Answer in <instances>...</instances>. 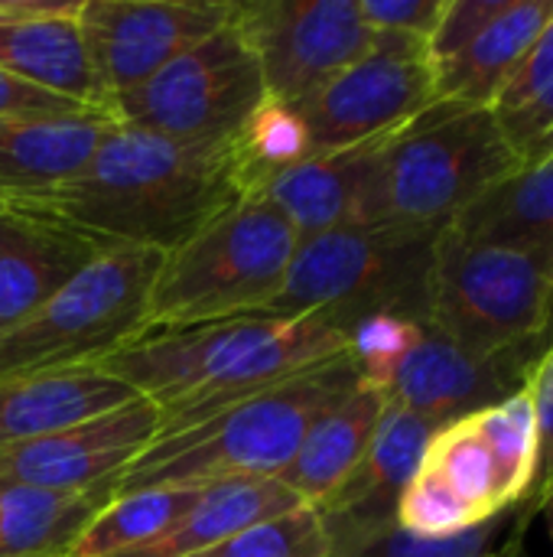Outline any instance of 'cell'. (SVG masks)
Masks as SVG:
<instances>
[{"instance_id":"obj_1","label":"cell","mask_w":553,"mask_h":557,"mask_svg":"<svg viewBox=\"0 0 553 557\" xmlns=\"http://www.w3.org/2000/svg\"><path fill=\"white\" fill-rule=\"evenodd\" d=\"M244 196L231 140L183 144L114 121L78 176L3 199L0 209L49 219L108 248L169 255Z\"/></svg>"},{"instance_id":"obj_2","label":"cell","mask_w":553,"mask_h":557,"mask_svg":"<svg viewBox=\"0 0 553 557\" xmlns=\"http://www.w3.org/2000/svg\"><path fill=\"white\" fill-rule=\"evenodd\" d=\"M345 349L349 333L316 317H235L150 326L95 369L153 401L160 434H173Z\"/></svg>"},{"instance_id":"obj_3","label":"cell","mask_w":553,"mask_h":557,"mask_svg":"<svg viewBox=\"0 0 553 557\" xmlns=\"http://www.w3.org/2000/svg\"><path fill=\"white\" fill-rule=\"evenodd\" d=\"M349 349L277 385L244 395L173 434H160L114 483V496L150 486L280 480L310 428L359 388Z\"/></svg>"},{"instance_id":"obj_4","label":"cell","mask_w":553,"mask_h":557,"mask_svg":"<svg viewBox=\"0 0 553 557\" xmlns=\"http://www.w3.org/2000/svg\"><path fill=\"white\" fill-rule=\"evenodd\" d=\"M518 170L492 108L437 101L378 144L362 225L447 228Z\"/></svg>"},{"instance_id":"obj_5","label":"cell","mask_w":553,"mask_h":557,"mask_svg":"<svg viewBox=\"0 0 553 557\" xmlns=\"http://www.w3.org/2000/svg\"><path fill=\"white\" fill-rule=\"evenodd\" d=\"M443 228L349 225L300 238L284 287L264 317H316L342 333L355 323L394 313L427 326V287L433 245Z\"/></svg>"},{"instance_id":"obj_6","label":"cell","mask_w":553,"mask_h":557,"mask_svg":"<svg viewBox=\"0 0 553 557\" xmlns=\"http://www.w3.org/2000/svg\"><path fill=\"white\" fill-rule=\"evenodd\" d=\"M300 235L261 196H244L163 255L147 300L150 326L264 317L284 287Z\"/></svg>"},{"instance_id":"obj_7","label":"cell","mask_w":553,"mask_h":557,"mask_svg":"<svg viewBox=\"0 0 553 557\" xmlns=\"http://www.w3.org/2000/svg\"><path fill=\"white\" fill-rule=\"evenodd\" d=\"M163 251L108 248L52 300L0 333V382L95 369L147 330V300Z\"/></svg>"},{"instance_id":"obj_8","label":"cell","mask_w":553,"mask_h":557,"mask_svg":"<svg viewBox=\"0 0 553 557\" xmlns=\"http://www.w3.org/2000/svg\"><path fill=\"white\" fill-rule=\"evenodd\" d=\"M427 326L489 356L553 330V258L466 242L443 228L433 245Z\"/></svg>"},{"instance_id":"obj_9","label":"cell","mask_w":553,"mask_h":557,"mask_svg":"<svg viewBox=\"0 0 553 557\" xmlns=\"http://www.w3.org/2000/svg\"><path fill=\"white\" fill-rule=\"evenodd\" d=\"M267 98L261 65L228 20L222 29L176 55L140 88L114 98L117 124L183 144H228Z\"/></svg>"},{"instance_id":"obj_10","label":"cell","mask_w":553,"mask_h":557,"mask_svg":"<svg viewBox=\"0 0 553 557\" xmlns=\"http://www.w3.org/2000/svg\"><path fill=\"white\" fill-rule=\"evenodd\" d=\"M437 104L427 42L378 33L372 52L293 108L310 137V157H336L381 144Z\"/></svg>"},{"instance_id":"obj_11","label":"cell","mask_w":553,"mask_h":557,"mask_svg":"<svg viewBox=\"0 0 553 557\" xmlns=\"http://www.w3.org/2000/svg\"><path fill=\"white\" fill-rule=\"evenodd\" d=\"M231 23L261 65L267 98L290 108L310 101L378 39L359 0H241L231 3Z\"/></svg>"},{"instance_id":"obj_12","label":"cell","mask_w":553,"mask_h":557,"mask_svg":"<svg viewBox=\"0 0 553 557\" xmlns=\"http://www.w3.org/2000/svg\"><path fill=\"white\" fill-rule=\"evenodd\" d=\"M231 20L222 0H81L78 26L104 104L140 88Z\"/></svg>"},{"instance_id":"obj_13","label":"cell","mask_w":553,"mask_h":557,"mask_svg":"<svg viewBox=\"0 0 553 557\" xmlns=\"http://www.w3.org/2000/svg\"><path fill=\"white\" fill-rule=\"evenodd\" d=\"M551 20L553 0H450L427 42L437 101L492 108Z\"/></svg>"},{"instance_id":"obj_14","label":"cell","mask_w":553,"mask_h":557,"mask_svg":"<svg viewBox=\"0 0 553 557\" xmlns=\"http://www.w3.org/2000/svg\"><path fill=\"white\" fill-rule=\"evenodd\" d=\"M551 343L553 330H548L521 346L479 356L427 326L424 339L398 369L388 401L433 428H447L525 392Z\"/></svg>"},{"instance_id":"obj_15","label":"cell","mask_w":553,"mask_h":557,"mask_svg":"<svg viewBox=\"0 0 553 557\" xmlns=\"http://www.w3.org/2000/svg\"><path fill=\"white\" fill-rule=\"evenodd\" d=\"M156 405L134 398L114 411L36 441L0 447V480L55 493H85L108 483L114 486L117 476L156 441Z\"/></svg>"},{"instance_id":"obj_16","label":"cell","mask_w":553,"mask_h":557,"mask_svg":"<svg viewBox=\"0 0 553 557\" xmlns=\"http://www.w3.org/2000/svg\"><path fill=\"white\" fill-rule=\"evenodd\" d=\"M78 13L81 0H0V69L68 101L108 111Z\"/></svg>"},{"instance_id":"obj_17","label":"cell","mask_w":553,"mask_h":557,"mask_svg":"<svg viewBox=\"0 0 553 557\" xmlns=\"http://www.w3.org/2000/svg\"><path fill=\"white\" fill-rule=\"evenodd\" d=\"M108 245L39 215L0 209V333L52 300Z\"/></svg>"},{"instance_id":"obj_18","label":"cell","mask_w":553,"mask_h":557,"mask_svg":"<svg viewBox=\"0 0 553 557\" xmlns=\"http://www.w3.org/2000/svg\"><path fill=\"white\" fill-rule=\"evenodd\" d=\"M111 127L104 108L0 117V202L78 176Z\"/></svg>"},{"instance_id":"obj_19","label":"cell","mask_w":553,"mask_h":557,"mask_svg":"<svg viewBox=\"0 0 553 557\" xmlns=\"http://www.w3.org/2000/svg\"><path fill=\"white\" fill-rule=\"evenodd\" d=\"M440 428L388 401L375 437L355 473L316 512L326 525H381L398 522V499L424 463V454Z\"/></svg>"},{"instance_id":"obj_20","label":"cell","mask_w":553,"mask_h":557,"mask_svg":"<svg viewBox=\"0 0 553 557\" xmlns=\"http://www.w3.org/2000/svg\"><path fill=\"white\" fill-rule=\"evenodd\" d=\"M375 150L378 144L336 153V157H310L303 163H293L274 173L251 196L267 199L293 225L300 238L362 225L368 166H372Z\"/></svg>"},{"instance_id":"obj_21","label":"cell","mask_w":553,"mask_h":557,"mask_svg":"<svg viewBox=\"0 0 553 557\" xmlns=\"http://www.w3.org/2000/svg\"><path fill=\"white\" fill-rule=\"evenodd\" d=\"M127 385L101 369H65L0 382V447L26 444L134 401Z\"/></svg>"},{"instance_id":"obj_22","label":"cell","mask_w":553,"mask_h":557,"mask_svg":"<svg viewBox=\"0 0 553 557\" xmlns=\"http://www.w3.org/2000/svg\"><path fill=\"white\" fill-rule=\"evenodd\" d=\"M385 405L388 398L381 392L359 385L310 428L297 457L280 473V483L303 506H323L362 463Z\"/></svg>"},{"instance_id":"obj_23","label":"cell","mask_w":553,"mask_h":557,"mask_svg":"<svg viewBox=\"0 0 553 557\" xmlns=\"http://www.w3.org/2000/svg\"><path fill=\"white\" fill-rule=\"evenodd\" d=\"M303 503L280 480H228L202 490L199 503L163 535L114 557H189L257 522L300 509Z\"/></svg>"},{"instance_id":"obj_24","label":"cell","mask_w":553,"mask_h":557,"mask_svg":"<svg viewBox=\"0 0 553 557\" xmlns=\"http://www.w3.org/2000/svg\"><path fill=\"white\" fill-rule=\"evenodd\" d=\"M447 228L466 242L553 258V153L492 186Z\"/></svg>"},{"instance_id":"obj_25","label":"cell","mask_w":553,"mask_h":557,"mask_svg":"<svg viewBox=\"0 0 553 557\" xmlns=\"http://www.w3.org/2000/svg\"><path fill=\"white\" fill-rule=\"evenodd\" d=\"M538 509L531 503L512 506L479 529L424 539L398 522L381 525H326L329 557H528L525 535Z\"/></svg>"},{"instance_id":"obj_26","label":"cell","mask_w":553,"mask_h":557,"mask_svg":"<svg viewBox=\"0 0 553 557\" xmlns=\"http://www.w3.org/2000/svg\"><path fill=\"white\" fill-rule=\"evenodd\" d=\"M114 486L55 493L0 480V557H65Z\"/></svg>"},{"instance_id":"obj_27","label":"cell","mask_w":553,"mask_h":557,"mask_svg":"<svg viewBox=\"0 0 553 557\" xmlns=\"http://www.w3.org/2000/svg\"><path fill=\"white\" fill-rule=\"evenodd\" d=\"M205 486H150L111 496L65 557H114L163 535L186 516Z\"/></svg>"},{"instance_id":"obj_28","label":"cell","mask_w":553,"mask_h":557,"mask_svg":"<svg viewBox=\"0 0 553 557\" xmlns=\"http://www.w3.org/2000/svg\"><path fill=\"white\" fill-rule=\"evenodd\" d=\"M492 114L518 153L521 166H531L553 153V20L508 78L492 104Z\"/></svg>"},{"instance_id":"obj_29","label":"cell","mask_w":553,"mask_h":557,"mask_svg":"<svg viewBox=\"0 0 553 557\" xmlns=\"http://www.w3.org/2000/svg\"><path fill=\"white\" fill-rule=\"evenodd\" d=\"M424 467L433 470L473 512L479 522H489L512 509V496L505 490L499 460L482 441L473 414L440 428L424 454ZM521 506V503H518Z\"/></svg>"},{"instance_id":"obj_30","label":"cell","mask_w":553,"mask_h":557,"mask_svg":"<svg viewBox=\"0 0 553 557\" xmlns=\"http://www.w3.org/2000/svg\"><path fill=\"white\" fill-rule=\"evenodd\" d=\"M231 150H235L244 189L251 196L274 173L310 160V137H306L303 117L290 104L277 98H264L254 108V114L244 121V127L231 137Z\"/></svg>"},{"instance_id":"obj_31","label":"cell","mask_w":553,"mask_h":557,"mask_svg":"<svg viewBox=\"0 0 553 557\" xmlns=\"http://www.w3.org/2000/svg\"><path fill=\"white\" fill-rule=\"evenodd\" d=\"M482 441L489 444L492 457L499 460L505 490L512 496V503H525L538 473V447H541V434H538V414H535V401L531 392H518L508 401L486 408L479 414H473Z\"/></svg>"},{"instance_id":"obj_32","label":"cell","mask_w":553,"mask_h":557,"mask_svg":"<svg viewBox=\"0 0 553 557\" xmlns=\"http://www.w3.org/2000/svg\"><path fill=\"white\" fill-rule=\"evenodd\" d=\"M189 557H329V535L323 516L313 506H300Z\"/></svg>"},{"instance_id":"obj_33","label":"cell","mask_w":553,"mask_h":557,"mask_svg":"<svg viewBox=\"0 0 553 557\" xmlns=\"http://www.w3.org/2000/svg\"><path fill=\"white\" fill-rule=\"evenodd\" d=\"M424 330H427L424 323L394 313H378L355 323L349 333V356L359 372V382L388 398L398 369L424 339Z\"/></svg>"},{"instance_id":"obj_34","label":"cell","mask_w":553,"mask_h":557,"mask_svg":"<svg viewBox=\"0 0 553 557\" xmlns=\"http://www.w3.org/2000/svg\"><path fill=\"white\" fill-rule=\"evenodd\" d=\"M398 525L424 535V539H450L469 529H479L486 522L476 519V512L433 473L420 463V470L414 473V480L407 483V490L398 499V512H394Z\"/></svg>"},{"instance_id":"obj_35","label":"cell","mask_w":553,"mask_h":557,"mask_svg":"<svg viewBox=\"0 0 553 557\" xmlns=\"http://www.w3.org/2000/svg\"><path fill=\"white\" fill-rule=\"evenodd\" d=\"M528 392H531L535 414H538L541 447H538V473H535V483H531V493L525 503H531L541 512V509H548L553 496V343L541 356Z\"/></svg>"},{"instance_id":"obj_36","label":"cell","mask_w":553,"mask_h":557,"mask_svg":"<svg viewBox=\"0 0 553 557\" xmlns=\"http://www.w3.org/2000/svg\"><path fill=\"white\" fill-rule=\"evenodd\" d=\"M450 0H359L362 16L375 33H398L430 42Z\"/></svg>"},{"instance_id":"obj_37","label":"cell","mask_w":553,"mask_h":557,"mask_svg":"<svg viewBox=\"0 0 553 557\" xmlns=\"http://www.w3.org/2000/svg\"><path fill=\"white\" fill-rule=\"evenodd\" d=\"M88 104L68 101L62 95H52L39 85H29L10 72L0 69V117H20V114H62V111H78Z\"/></svg>"},{"instance_id":"obj_38","label":"cell","mask_w":553,"mask_h":557,"mask_svg":"<svg viewBox=\"0 0 553 557\" xmlns=\"http://www.w3.org/2000/svg\"><path fill=\"white\" fill-rule=\"evenodd\" d=\"M548 509H551V532H553V496H551V503H548Z\"/></svg>"}]
</instances>
